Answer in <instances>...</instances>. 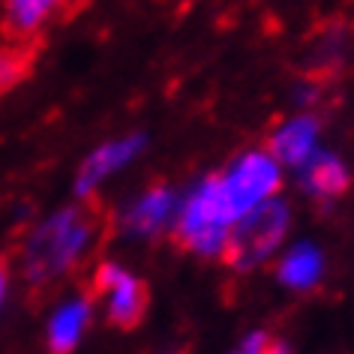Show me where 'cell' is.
<instances>
[{"label":"cell","mask_w":354,"mask_h":354,"mask_svg":"<svg viewBox=\"0 0 354 354\" xmlns=\"http://www.w3.org/2000/svg\"><path fill=\"white\" fill-rule=\"evenodd\" d=\"M147 150V136L145 132H129V136H118V138H109L102 141L100 147H93L91 153L82 159L75 171V196L78 198H87L93 192H100V187L118 177L120 171L136 162V159Z\"/></svg>","instance_id":"cell-6"},{"label":"cell","mask_w":354,"mask_h":354,"mask_svg":"<svg viewBox=\"0 0 354 354\" xmlns=\"http://www.w3.org/2000/svg\"><path fill=\"white\" fill-rule=\"evenodd\" d=\"M177 205H180V192L165 183L147 187L123 205L118 216V228L129 241H153V237L165 234L174 228Z\"/></svg>","instance_id":"cell-5"},{"label":"cell","mask_w":354,"mask_h":354,"mask_svg":"<svg viewBox=\"0 0 354 354\" xmlns=\"http://www.w3.org/2000/svg\"><path fill=\"white\" fill-rule=\"evenodd\" d=\"M60 0H6V19L19 33H33L51 19Z\"/></svg>","instance_id":"cell-12"},{"label":"cell","mask_w":354,"mask_h":354,"mask_svg":"<svg viewBox=\"0 0 354 354\" xmlns=\"http://www.w3.org/2000/svg\"><path fill=\"white\" fill-rule=\"evenodd\" d=\"M96 288L102 295V306L111 324L118 327H136L145 318L147 291L136 273L127 270L123 264L105 261L96 268Z\"/></svg>","instance_id":"cell-7"},{"label":"cell","mask_w":354,"mask_h":354,"mask_svg":"<svg viewBox=\"0 0 354 354\" xmlns=\"http://www.w3.org/2000/svg\"><path fill=\"white\" fill-rule=\"evenodd\" d=\"M228 354H291V351L279 342H270V336L264 330H252L250 336H243V342L237 345L234 351H228Z\"/></svg>","instance_id":"cell-13"},{"label":"cell","mask_w":354,"mask_h":354,"mask_svg":"<svg viewBox=\"0 0 354 354\" xmlns=\"http://www.w3.org/2000/svg\"><path fill=\"white\" fill-rule=\"evenodd\" d=\"M93 318V304L84 295H69L51 309L46 324V342L51 354H73L82 345Z\"/></svg>","instance_id":"cell-10"},{"label":"cell","mask_w":354,"mask_h":354,"mask_svg":"<svg viewBox=\"0 0 354 354\" xmlns=\"http://www.w3.org/2000/svg\"><path fill=\"white\" fill-rule=\"evenodd\" d=\"M232 225L234 216L228 214L225 201L219 196L216 174L198 177L192 187L180 192L171 232L183 243V250H189L198 259H223Z\"/></svg>","instance_id":"cell-2"},{"label":"cell","mask_w":354,"mask_h":354,"mask_svg":"<svg viewBox=\"0 0 354 354\" xmlns=\"http://www.w3.org/2000/svg\"><path fill=\"white\" fill-rule=\"evenodd\" d=\"M327 273L324 250L313 241H295L277 255V279L288 291H313Z\"/></svg>","instance_id":"cell-11"},{"label":"cell","mask_w":354,"mask_h":354,"mask_svg":"<svg viewBox=\"0 0 354 354\" xmlns=\"http://www.w3.org/2000/svg\"><path fill=\"white\" fill-rule=\"evenodd\" d=\"M96 243V223L82 207H60L28 234L21 246V268L33 286L55 282L78 268Z\"/></svg>","instance_id":"cell-1"},{"label":"cell","mask_w":354,"mask_h":354,"mask_svg":"<svg viewBox=\"0 0 354 354\" xmlns=\"http://www.w3.org/2000/svg\"><path fill=\"white\" fill-rule=\"evenodd\" d=\"M288 232H291V205L282 196H273L234 219L223 259L234 270L250 273L261 268V264H268L270 259H277L282 246H286Z\"/></svg>","instance_id":"cell-3"},{"label":"cell","mask_w":354,"mask_h":354,"mask_svg":"<svg viewBox=\"0 0 354 354\" xmlns=\"http://www.w3.org/2000/svg\"><path fill=\"white\" fill-rule=\"evenodd\" d=\"M282 177H286V168L273 159L268 147L243 150V153H237L216 174V187H219V196H223L228 214L237 219L246 210L259 207L261 201L279 196Z\"/></svg>","instance_id":"cell-4"},{"label":"cell","mask_w":354,"mask_h":354,"mask_svg":"<svg viewBox=\"0 0 354 354\" xmlns=\"http://www.w3.org/2000/svg\"><path fill=\"white\" fill-rule=\"evenodd\" d=\"M291 174H295L297 189L313 201H318V205H330V201L345 196V189L351 187V171L345 165V159L333 153V150H327L324 145L306 162H300Z\"/></svg>","instance_id":"cell-8"},{"label":"cell","mask_w":354,"mask_h":354,"mask_svg":"<svg viewBox=\"0 0 354 354\" xmlns=\"http://www.w3.org/2000/svg\"><path fill=\"white\" fill-rule=\"evenodd\" d=\"M6 297H10V273L0 264V309L6 306Z\"/></svg>","instance_id":"cell-14"},{"label":"cell","mask_w":354,"mask_h":354,"mask_svg":"<svg viewBox=\"0 0 354 354\" xmlns=\"http://www.w3.org/2000/svg\"><path fill=\"white\" fill-rule=\"evenodd\" d=\"M318 147H322V120H318L313 111L291 114L268 138V150L286 171H295Z\"/></svg>","instance_id":"cell-9"}]
</instances>
